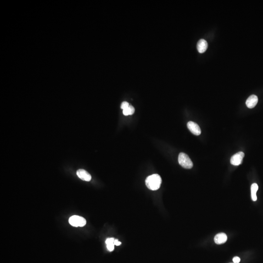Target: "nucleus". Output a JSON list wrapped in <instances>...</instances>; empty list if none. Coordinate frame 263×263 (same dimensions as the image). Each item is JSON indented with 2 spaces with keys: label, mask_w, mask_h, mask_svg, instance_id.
I'll list each match as a JSON object with an SVG mask.
<instances>
[{
  "label": "nucleus",
  "mask_w": 263,
  "mask_h": 263,
  "mask_svg": "<svg viewBox=\"0 0 263 263\" xmlns=\"http://www.w3.org/2000/svg\"><path fill=\"white\" fill-rule=\"evenodd\" d=\"M162 183L160 176L157 174H153L147 177L145 180L146 186L150 190L156 191L160 189Z\"/></svg>",
  "instance_id": "nucleus-1"
},
{
  "label": "nucleus",
  "mask_w": 263,
  "mask_h": 263,
  "mask_svg": "<svg viewBox=\"0 0 263 263\" xmlns=\"http://www.w3.org/2000/svg\"><path fill=\"white\" fill-rule=\"evenodd\" d=\"M178 162L179 164L185 169H191L193 167V163L189 156L184 153H181L178 156Z\"/></svg>",
  "instance_id": "nucleus-2"
},
{
  "label": "nucleus",
  "mask_w": 263,
  "mask_h": 263,
  "mask_svg": "<svg viewBox=\"0 0 263 263\" xmlns=\"http://www.w3.org/2000/svg\"><path fill=\"white\" fill-rule=\"evenodd\" d=\"M69 223L71 225L75 227H82L86 224V221L82 217L78 216H73L69 219Z\"/></svg>",
  "instance_id": "nucleus-3"
},
{
  "label": "nucleus",
  "mask_w": 263,
  "mask_h": 263,
  "mask_svg": "<svg viewBox=\"0 0 263 263\" xmlns=\"http://www.w3.org/2000/svg\"><path fill=\"white\" fill-rule=\"evenodd\" d=\"M245 156V153L242 152H239L232 156L230 159V163L234 166H238L242 162Z\"/></svg>",
  "instance_id": "nucleus-4"
},
{
  "label": "nucleus",
  "mask_w": 263,
  "mask_h": 263,
  "mask_svg": "<svg viewBox=\"0 0 263 263\" xmlns=\"http://www.w3.org/2000/svg\"><path fill=\"white\" fill-rule=\"evenodd\" d=\"M187 127L189 130L195 135H199L201 134V129L197 123L192 121L188 122Z\"/></svg>",
  "instance_id": "nucleus-5"
},
{
  "label": "nucleus",
  "mask_w": 263,
  "mask_h": 263,
  "mask_svg": "<svg viewBox=\"0 0 263 263\" xmlns=\"http://www.w3.org/2000/svg\"><path fill=\"white\" fill-rule=\"evenodd\" d=\"M258 101V97L256 95H251V96L248 97V99L246 101V105L248 108H253L256 105Z\"/></svg>",
  "instance_id": "nucleus-6"
},
{
  "label": "nucleus",
  "mask_w": 263,
  "mask_h": 263,
  "mask_svg": "<svg viewBox=\"0 0 263 263\" xmlns=\"http://www.w3.org/2000/svg\"><path fill=\"white\" fill-rule=\"evenodd\" d=\"M78 177L84 181H90L91 180V176L87 171L83 169L78 170L77 172Z\"/></svg>",
  "instance_id": "nucleus-7"
},
{
  "label": "nucleus",
  "mask_w": 263,
  "mask_h": 263,
  "mask_svg": "<svg viewBox=\"0 0 263 263\" xmlns=\"http://www.w3.org/2000/svg\"><path fill=\"white\" fill-rule=\"evenodd\" d=\"M208 47V44L204 39H201L197 42V50L200 53H204L207 50Z\"/></svg>",
  "instance_id": "nucleus-8"
},
{
  "label": "nucleus",
  "mask_w": 263,
  "mask_h": 263,
  "mask_svg": "<svg viewBox=\"0 0 263 263\" xmlns=\"http://www.w3.org/2000/svg\"><path fill=\"white\" fill-rule=\"evenodd\" d=\"M227 236L224 233H220L217 234L214 237V242L216 244L220 245L225 243L227 240Z\"/></svg>",
  "instance_id": "nucleus-9"
},
{
  "label": "nucleus",
  "mask_w": 263,
  "mask_h": 263,
  "mask_svg": "<svg viewBox=\"0 0 263 263\" xmlns=\"http://www.w3.org/2000/svg\"><path fill=\"white\" fill-rule=\"evenodd\" d=\"M258 190V186L256 183H253L251 186V199L253 201L257 200V198L256 196V192Z\"/></svg>",
  "instance_id": "nucleus-10"
},
{
  "label": "nucleus",
  "mask_w": 263,
  "mask_h": 263,
  "mask_svg": "<svg viewBox=\"0 0 263 263\" xmlns=\"http://www.w3.org/2000/svg\"><path fill=\"white\" fill-rule=\"evenodd\" d=\"M114 240L115 239L114 238H109L107 239L105 241L107 249L109 251H112L114 250V246H115L114 244Z\"/></svg>",
  "instance_id": "nucleus-11"
},
{
  "label": "nucleus",
  "mask_w": 263,
  "mask_h": 263,
  "mask_svg": "<svg viewBox=\"0 0 263 263\" xmlns=\"http://www.w3.org/2000/svg\"><path fill=\"white\" fill-rule=\"evenodd\" d=\"M135 111V109L134 108L132 105H130L127 108L123 110V114L124 116H128V115H132L134 113Z\"/></svg>",
  "instance_id": "nucleus-12"
},
{
  "label": "nucleus",
  "mask_w": 263,
  "mask_h": 263,
  "mask_svg": "<svg viewBox=\"0 0 263 263\" xmlns=\"http://www.w3.org/2000/svg\"><path fill=\"white\" fill-rule=\"evenodd\" d=\"M129 106H130V105H129L128 102L124 101L122 103L121 105V108L123 110L127 108Z\"/></svg>",
  "instance_id": "nucleus-13"
},
{
  "label": "nucleus",
  "mask_w": 263,
  "mask_h": 263,
  "mask_svg": "<svg viewBox=\"0 0 263 263\" xmlns=\"http://www.w3.org/2000/svg\"><path fill=\"white\" fill-rule=\"evenodd\" d=\"M233 263H239L240 262V258L237 256L234 257L233 258Z\"/></svg>",
  "instance_id": "nucleus-14"
},
{
  "label": "nucleus",
  "mask_w": 263,
  "mask_h": 263,
  "mask_svg": "<svg viewBox=\"0 0 263 263\" xmlns=\"http://www.w3.org/2000/svg\"><path fill=\"white\" fill-rule=\"evenodd\" d=\"M121 243L120 242V241H118L117 239H115L114 241V245H116V246H119V245H121Z\"/></svg>",
  "instance_id": "nucleus-15"
}]
</instances>
